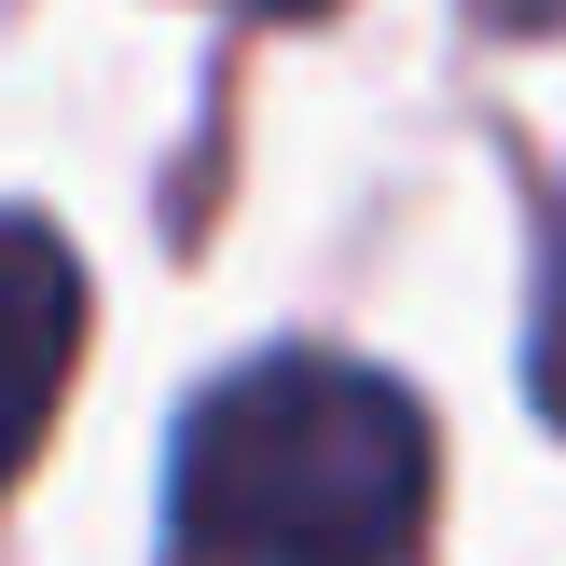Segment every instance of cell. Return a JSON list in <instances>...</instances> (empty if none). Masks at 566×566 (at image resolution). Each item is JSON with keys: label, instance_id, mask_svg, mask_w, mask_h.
Segmentation results:
<instances>
[{"label": "cell", "instance_id": "3957f363", "mask_svg": "<svg viewBox=\"0 0 566 566\" xmlns=\"http://www.w3.org/2000/svg\"><path fill=\"white\" fill-rule=\"evenodd\" d=\"M539 401H553V429H566V249H553V304H539Z\"/></svg>", "mask_w": 566, "mask_h": 566}, {"label": "cell", "instance_id": "277c9868", "mask_svg": "<svg viewBox=\"0 0 566 566\" xmlns=\"http://www.w3.org/2000/svg\"><path fill=\"white\" fill-rule=\"evenodd\" d=\"M484 14H525V28H539V14H566V0H484Z\"/></svg>", "mask_w": 566, "mask_h": 566}, {"label": "cell", "instance_id": "5b68a950", "mask_svg": "<svg viewBox=\"0 0 566 566\" xmlns=\"http://www.w3.org/2000/svg\"><path fill=\"white\" fill-rule=\"evenodd\" d=\"M235 14H318V0H235Z\"/></svg>", "mask_w": 566, "mask_h": 566}, {"label": "cell", "instance_id": "6da1fadb", "mask_svg": "<svg viewBox=\"0 0 566 566\" xmlns=\"http://www.w3.org/2000/svg\"><path fill=\"white\" fill-rule=\"evenodd\" d=\"M429 470V415L387 374L276 346L180 415L166 539L180 566H415Z\"/></svg>", "mask_w": 566, "mask_h": 566}, {"label": "cell", "instance_id": "7a4b0ae2", "mask_svg": "<svg viewBox=\"0 0 566 566\" xmlns=\"http://www.w3.org/2000/svg\"><path fill=\"white\" fill-rule=\"evenodd\" d=\"M83 359V263L55 221H0V484L42 457L55 401Z\"/></svg>", "mask_w": 566, "mask_h": 566}]
</instances>
